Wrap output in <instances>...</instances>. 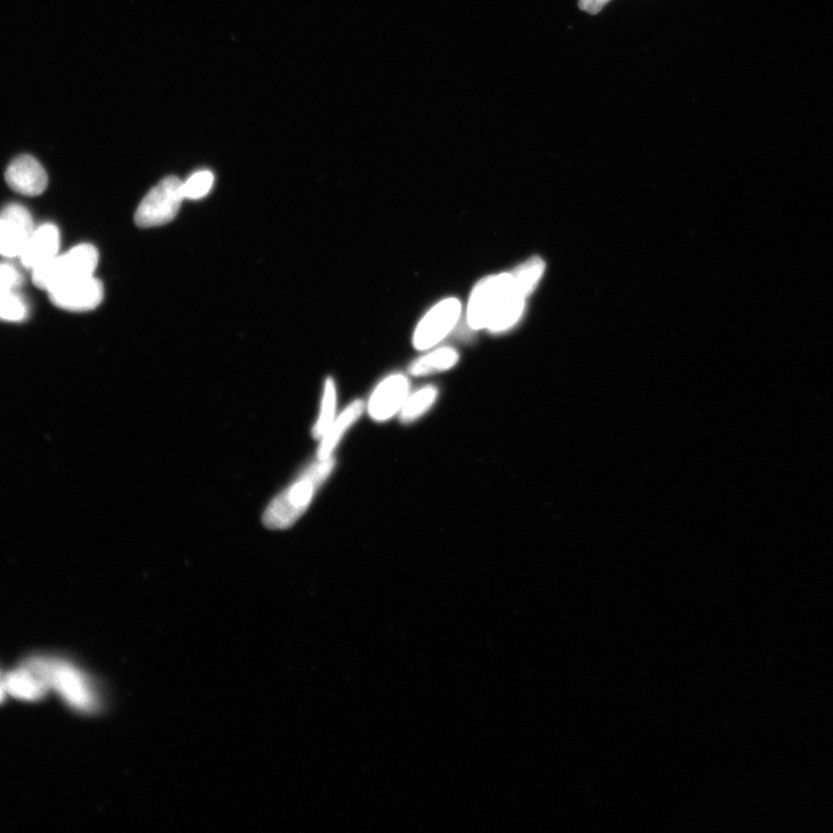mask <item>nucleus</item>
Instances as JSON below:
<instances>
[{
  "instance_id": "nucleus-1",
  "label": "nucleus",
  "mask_w": 833,
  "mask_h": 833,
  "mask_svg": "<svg viewBox=\"0 0 833 833\" xmlns=\"http://www.w3.org/2000/svg\"><path fill=\"white\" fill-rule=\"evenodd\" d=\"M544 268L541 258L534 257L511 272L479 280L468 302L469 327L492 334L513 328L522 318L526 300L540 282Z\"/></svg>"
},
{
  "instance_id": "nucleus-2",
  "label": "nucleus",
  "mask_w": 833,
  "mask_h": 833,
  "mask_svg": "<svg viewBox=\"0 0 833 833\" xmlns=\"http://www.w3.org/2000/svg\"><path fill=\"white\" fill-rule=\"evenodd\" d=\"M54 689L72 709L93 713L100 707V696L90 677L64 660L32 658L24 663Z\"/></svg>"
},
{
  "instance_id": "nucleus-3",
  "label": "nucleus",
  "mask_w": 833,
  "mask_h": 833,
  "mask_svg": "<svg viewBox=\"0 0 833 833\" xmlns=\"http://www.w3.org/2000/svg\"><path fill=\"white\" fill-rule=\"evenodd\" d=\"M335 467L333 457L313 464L299 481L278 496L265 511L263 523L269 529L289 528L304 514L319 486L326 481Z\"/></svg>"
},
{
  "instance_id": "nucleus-4",
  "label": "nucleus",
  "mask_w": 833,
  "mask_h": 833,
  "mask_svg": "<svg viewBox=\"0 0 833 833\" xmlns=\"http://www.w3.org/2000/svg\"><path fill=\"white\" fill-rule=\"evenodd\" d=\"M99 263L98 249L88 243L33 270V282L40 289L53 292L77 280L92 277Z\"/></svg>"
},
{
  "instance_id": "nucleus-5",
  "label": "nucleus",
  "mask_w": 833,
  "mask_h": 833,
  "mask_svg": "<svg viewBox=\"0 0 833 833\" xmlns=\"http://www.w3.org/2000/svg\"><path fill=\"white\" fill-rule=\"evenodd\" d=\"M182 181L168 176L160 181L139 204L135 223L140 228H152L171 223L178 216L182 202Z\"/></svg>"
},
{
  "instance_id": "nucleus-6",
  "label": "nucleus",
  "mask_w": 833,
  "mask_h": 833,
  "mask_svg": "<svg viewBox=\"0 0 833 833\" xmlns=\"http://www.w3.org/2000/svg\"><path fill=\"white\" fill-rule=\"evenodd\" d=\"M461 314L462 304L459 299L447 298L439 301L419 321L412 338L415 348L420 351L434 348L452 333L460 321Z\"/></svg>"
},
{
  "instance_id": "nucleus-7",
  "label": "nucleus",
  "mask_w": 833,
  "mask_h": 833,
  "mask_svg": "<svg viewBox=\"0 0 833 833\" xmlns=\"http://www.w3.org/2000/svg\"><path fill=\"white\" fill-rule=\"evenodd\" d=\"M50 301L69 312H90L103 300V286L92 277L77 280L49 293Z\"/></svg>"
},
{
  "instance_id": "nucleus-8",
  "label": "nucleus",
  "mask_w": 833,
  "mask_h": 833,
  "mask_svg": "<svg viewBox=\"0 0 833 833\" xmlns=\"http://www.w3.org/2000/svg\"><path fill=\"white\" fill-rule=\"evenodd\" d=\"M410 383L402 374L390 375L373 393L368 411L373 419L385 422L401 411L408 400Z\"/></svg>"
},
{
  "instance_id": "nucleus-9",
  "label": "nucleus",
  "mask_w": 833,
  "mask_h": 833,
  "mask_svg": "<svg viewBox=\"0 0 833 833\" xmlns=\"http://www.w3.org/2000/svg\"><path fill=\"white\" fill-rule=\"evenodd\" d=\"M5 179L9 187L24 196H39L48 187L46 169L32 156H20L7 167Z\"/></svg>"
},
{
  "instance_id": "nucleus-10",
  "label": "nucleus",
  "mask_w": 833,
  "mask_h": 833,
  "mask_svg": "<svg viewBox=\"0 0 833 833\" xmlns=\"http://www.w3.org/2000/svg\"><path fill=\"white\" fill-rule=\"evenodd\" d=\"M61 246V234L54 225H43L29 237L20 254L21 263L27 269H36L53 260Z\"/></svg>"
},
{
  "instance_id": "nucleus-11",
  "label": "nucleus",
  "mask_w": 833,
  "mask_h": 833,
  "mask_svg": "<svg viewBox=\"0 0 833 833\" xmlns=\"http://www.w3.org/2000/svg\"><path fill=\"white\" fill-rule=\"evenodd\" d=\"M2 683L7 695L28 702L42 699L50 690L40 676L24 665L2 678Z\"/></svg>"
},
{
  "instance_id": "nucleus-12",
  "label": "nucleus",
  "mask_w": 833,
  "mask_h": 833,
  "mask_svg": "<svg viewBox=\"0 0 833 833\" xmlns=\"http://www.w3.org/2000/svg\"><path fill=\"white\" fill-rule=\"evenodd\" d=\"M363 409L364 403L359 400L355 401L350 404L348 408H346L343 414L338 417L336 422L331 424L329 430L322 438L321 446L318 452L319 460L330 457L343 434L348 431L352 424H355L356 420L361 415V412H363Z\"/></svg>"
},
{
  "instance_id": "nucleus-13",
  "label": "nucleus",
  "mask_w": 833,
  "mask_h": 833,
  "mask_svg": "<svg viewBox=\"0 0 833 833\" xmlns=\"http://www.w3.org/2000/svg\"><path fill=\"white\" fill-rule=\"evenodd\" d=\"M459 353L452 348H440L427 353L410 366V373L415 377H424L438 372H444L454 367L459 361Z\"/></svg>"
},
{
  "instance_id": "nucleus-14",
  "label": "nucleus",
  "mask_w": 833,
  "mask_h": 833,
  "mask_svg": "<svg viewBox=\"0 0 833 833\" xmlns=\"http://www.w3.org/2000/svg\"><path fill=\"white\" fill-rule=\"evenodd\" d=\"M438 397V389L436 387H425L419 392L408 397L401 409V419L403 423H411L423 416L429 410Z\"/></svg>"
},
{
  "instance_id": "nucleus-15",
  "label": "nucleus",
  "mask_w": 833,
  "mask_h": 833,
  "mask_svg": "<svg viewBox=\"0 0 833 833\" xmlns=\"http://www.w3.org/2000/svg\"><path fill=\"white\" fill-rule=\"evenodd\" d=\"M29 237L10 221L0 218V255L5 257L20 256Z\"/></svg>"
},
{
  "instance_id": "nucleus-16",
  "label": "nucleus",
  "mask_w": 833,
  "mask_h": 833,
  "mask_svg": "<svg viewBox=\"0 0 833 833\" xmlns=\"http://www.w3.org/2000/svg\"><path fill=\"white\" fill-rule=\"evenodd\" d=\"M336 410V386L333 379H328L324 387L322 409L318 423L314 427V437L323 438L331 424L334 423Z\"/></svg>"
},
{
  "instance_id": "nucleus-17",
  "label": "nucleus",
  "mask_w": 833,
  "mask_h": 833,
  "mask_svg": "<svg viewBox=\"0 0 833 833\" xmlns=\"http://www.w3.org/2000/svg\"><path fill=\"white\" fill-rule=\"evenodd\" d=\"M215 183V176L210 171H199L190 176L187 181L182 182V193L184 199L198 201L208 195Z\"/></svg>"
},
{
  "instance_id": "nucleus-18",
  "label": "nucleus",
  "mask_w": 833,
  "mask_h": 833,
  "mask_svg": "<svg viewBox=\"0 0 833 833\" xmlns=\"http://www.w3.org/2000/svg\"><path fill=\"white\" fill-rule=\"evenodd\" d=\"M0 218L10 221L12 225L19 228V230L27 234L28 237H31L34 232V224L31 213H29V211L22 205H7L2 213H0Z\"/></svg>"
},
{
  "instance_id": "nucleus-19",
  "label": "nucleus",
  "mask_w": 833,
  "mask_h": 833,
  "mask_svg": "<svg viewBox=\"0 0 833 833\" xmlns=\"http://www.w3.org/2000/svg\"><path fill=\"white\" fill-rule=\"evenodd\" d=\"M27 308L25 302L12 292L0 301V319L5 321L19 322L26 318Z\"/></svg>"
},
{
  "instance_id": "nucleus-20",
  "label": "nucleus",
  "mask_w": 833,
  "mask_h": 833,
  "mask_svg": "<svg viewBox=\"0 0 833 833\" xmlns=\"http://www.w3.org/2000/svg\"><path fill=\"white\" fill-rule=\"evenodd\" d=\"M19 272L9 264H0V301L13 292L20 284Z\"/></svg>"
},
{
  "instance_id": "nucleus-21",
  "label": "nucleus",
  "mask_w": 833,
  "mask_h": 833,
  "mask_svg": "<svg viewBox=\"0 0 833 833\" xmlns=\"http://www.w3.org/2000/svg\"><path fill=\"white\" fill-rule=\"evenodd\" d=\"M610 0H579V6L582 11H585L589 14H597L600 13L604 6H606Z\"/></svg>"
},
{
  "instance_id": "nucleus-22",
  "label": "nucleus",
  "mask_w": 833,
  "mask_h": 833,
  "mask_svg": "<svg viewBox=\"0 0 833 833\" xmlns=\"http://www.w3.org/2000/svg\"><path fill=\"white\" fill-rule=\"evenodd\" d=\"M6 695L7 694H6V691L3 687L2 680H0V704H2L4 702V699H5Z\"/></svg>"
},
{
  "instance_id": "nucleus-23",
  "label": "nucleus",
  "mask_w": 833,
  "mask_h": 833,
  "mask_svg": "<svg viewBox=\"0 0 833 833\" xmlns=\"http://www.w3.org/2000/svg\"><path fill=\"white\" fill-rule=\"evenodd\" d=\"M0 680H2V677H0Z\"/></svg>"
}]
</instances>
